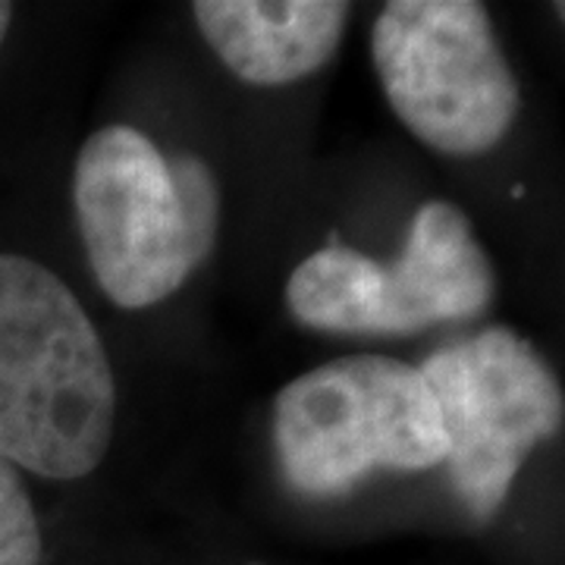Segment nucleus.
I'll use <instances>...</instances> for the list:
<instances>
[{"instance_id":"1","label":"nucleus","mask_w":565,"mask_h":565,"mask_svg":"<svg viewBox=\"0 0 565 565\" xmlns=\"http://www.w3.org/2000/svg\"><path fill=\"white\" fill-rule=\"evenodd\" d=\"M117 386L102 337L44 264L0 255V456L76 481L107 456Z\"/></svg>"},{"instance_id":"2","label":"nucleus","mask_w":565,"mask_h":565,"mask_svg":"<svg viewBox=\"0 0 565 565\" xmlns=\"http://www.w3.org/2000/svg\"><path fill=\"white\" fill-rule=\"evenodd\" d=\"M73 204L95 280L132 311L173 296L217 243L221 189L207 163L167 158L132 126H107L82 145Z\"/></svg>"},{"instance_id":"3","label":"nucleus","mask_w":565,"mask_h":565,"mask_svg":"<svg viewBox=\"0 0 565 565\" xmlns=\"http://www.w3.org/2000/svg\"><path fill=\"white\" fill-rule=\"evenodd\" d=\"M286 484L311 500L349 493L374 471H424L446 459L440 412L415 364L355 355L296 377L274 403Z\"/></svg>"},{"instance_id":"4","label":"nucleus","mask_w":565,"mask_h":565,"mask_svg":"<svg viewBox=\"0 0 565 565\" xmlns=\"http://www.w3.org/2000/svg\"><path fill=\"white\" fill-rule=\"evenodd\" d=\"M371 54L393 114L440 154H487L519 117L522 92L484 3L393 0L374 22Z\"/></svg>"},{"instance_id":"5","label":"nucleus","mask_w":565,"mask_h":565,"mask_svg":"<svg viewBox=\"0 0 565 565\" xmlns=\"http://www.w3.org/2000/svg\"><path fill=\"white\" fill-rule=\"evenodd\" d=\"M418 371L440 412L449 481L487 522L531 449L559 434L563 390L534 345L505 327L437 349Z\"/></svg>"},{"instance_id":"6","label":"nucleus","mask_w":565,"mask_h":565,"mask_svg":"<svg viewBox=\"0 0 565 565\" xmlns=\"http://www.w3.org/2000/svg\"><path fill=\"white\" fill-rule=\"evenodd\" d=\"M497 292L490 258L456 204L415 214L399 262L381 267V337L478 318Z\"/></svg>"},{"instance_id":"7","label":"nucleus","mask_w":565,"mask_h":565,"mask_svg":"<svg viewBox=\"0 0 565 565\" xmlns=\"http://www.w3.org/2000/svg\"><path fill=\"white\" fill-rule=\"evenodd\" d=\"M204 41L248 85H289L333 57L349 22L340 0H199Z\"/></svg>"},{"instance_id":"8","label":"nucleus","mask_w":565,"mask_h":565,"mask_svg":"<svg viewBox=\"0 0 565 565\" xmlns=\"http://www.w3.org/2000/svg\"><path fill=\"white\" fill-rule=\"evenodd\" d=\"M292 318L327 333H381V264L345 245L305 258L286 282Z\"/></svg>"},{"instance_id":"9","label":"nucleus","mask_w":565,"mask_h":565,"mask_svg":"<svg viewBox=\"0 0 565 565\" xmlns=\"http://www.w3.org/2000/svg\"><path fill=\"white\" fill-rule=\"evenodd\" d=\"M0 565H41V527L17 465L0 456Z\"/></svg>"},{"instance_id":"10","label":"nucleus","mask_w":565,"mask_h":565,"mask_svg":"<svg viewBox=\"0 0 565 565\" xmlns=\"http://www.w3.org/2000/svg\"><path fill=\"white\" fill-rule=\"evenodd\" d=\"M10 20H13V7L10 3H0V44H3L7 29H10Z\"/></svg>"}]
</instances>
